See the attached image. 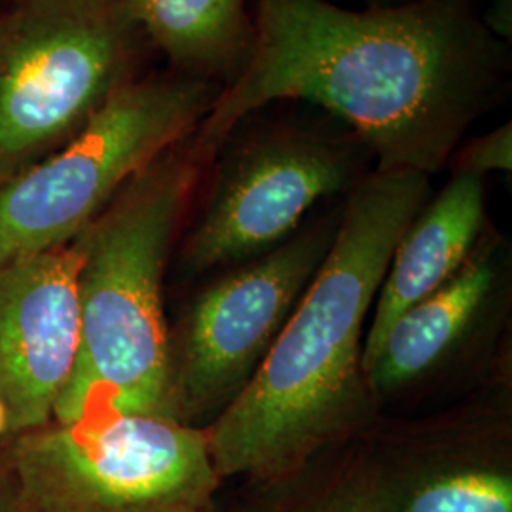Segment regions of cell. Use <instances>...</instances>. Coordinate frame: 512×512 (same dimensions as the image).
<instances>
[{"instance_id":"3957f363","label":"cell","mask_w":512,"mask_h":512,"mask_svg":"<svg viewBox=\"0 0 512 512\" xmlns=\"http://www.w3.org/2000/svg\"><path fill=\"white\" fill-rule=\"evenodd\" d=\"M190 137L133 177L78 236L80 346L52 421L95 412L171 418L164 277L202 171Z\"/></svg>"},{"instance_id":"30bf717a","label":"cell","mask_w":512,"mask_h":512,"mask_svg":"<svg viewBox=\"0 0 512 512\" xmlns=\"http://www.w3.org/2000/svg\"><path fill=\"white\" fill-rule=\"evenodd\" d=\"M499 277L494 249H475L450 281L401 313L365 365L372 397L420 382L459 351L490 313Z\"/></svg>"},{"instance_id":"2e32d148","label":"cell","mask_w":512,"mask_h":512,"mask_svg":"<svg viewBox=\"0 0 512 512\" xmlns=\"http://www.w3.org/2000/svg\"><path fill=\"white\" fill-rule=\"evenodd\" d=\"M480 25L494 38L511 40L512 0H490Z\"/></svg>"},{"instance_id":"277c9868","label":"cell","mask_w":512,"mask_h":512,"mask_svg":"<svg viewBox=\"0 0 512 512\" xmlns=\"http://www.w3.org/2000/svg\"><path fill=\"white\" fill-rule=\"evenodd\" d=\"M4 442L0 492L18 512H219L205 427L95 412Z\"/></svg>"},{"instance_id":"ac0fdd59","label":"cell","mask_w":512,"mask_h":512,"mask_svg":"<svg viewBox=\"0 0 512 512\" xmlns=\"http://www.w3.org/2000/svg\"><path fill=\"white\" fill-rule=\"evenodd\" d=\"M0 512H18L16 507L8 501V497L0 492Z\"/></svg>"},{"instance_id":"9c48e42d","label":"cell","mask_w":512,"mask_h":512,"mask_svg":"<svg viewBox=\"0 0 512 512\" xmlns=\"http://www.w3.org/2000/svg\"><path fill=\"white\" fill-rule=\"evenodd\" d=\"M80 260L78 238L0 260V399L10 437L50 423L71 380L80 346Z\"/></svg>"},{"instance_id":"8fae6325","label":"cell","mask_w":512,"mask_h":512,"mask_svg":"<svg viewBox=\"0 0 512 512\" xmlns=\"http://www.w3.org/2000/svg\"><path fill=\"white\" fill-rule=\"evenodd\" d=\"M484 222V183L454 173L410 222L389 260L366 327L363 372L399 315L435 293L475 253Z\"/></svg>"},{"instance_id":"8992f818","label":"cell","mask_w":512,"mask_h":512,"mask_svg":"<svg viewBox=\"0 0 512 512\" xmlns=\"http://www.w3.org/2000/svg\"><path fill=\"white\" fill-rule=\"evenodd\" d=\"M120 0H19L0 16V183L67 143L129 80Z\"/></svg>"},{"instance_id":"52a82bcc","label":"cell","mask_w":512,"mask_h":512,"mask_svg":"<svg viewBox=\"0 0 512 512\" xmlns=\"http://www.w3.org/2000/svg\"><path fill=\"white\" fill-rule=\"evenodd\" d=\"M336 226L306 230L211 283L169 329L171 418L217 420L255 378L323 264Z\"/></svg>"},{"instance_id":"4fadbf2b","label":"cell","mask_w":512,"mask_h":512,"mask_svg":"<svg viewBox=\"0 0 512 512\" xmlns=\"http://www.w3.org/2000/svg\"><path fill=\"white\" fill-rule=\"evenodd\" d=\"M133 27L194 76L238 74L255 27L245 0H120Z\"/></svg>"},{"instance_id":"ba28073f","label":"cell","mask_w":512,"mask_h":512,"mask_svg":"<svg viewBox=\"0 0 512 512\" xmlns=\"http://www.w3.org/2000/svg\"><path fill=\"white\" fill-rule=\"evenodd\" d=\"M351 177V152L327 137L279 128L243 141L224 156L184 239V270L205 274L272 251Z\"/></svg>"},{"instance_id":"5b68a950","label":"cell","mask_w":512,"mask_h":512,"mask_svg":"<svg viewBox=\"0 0 512 512\" xmlns=\"http://www.w3.org/2000/svg\"><path fill=\"white\" fill-rule=\"evenodd\" d=\"M217 93L194 74L118 86L67 143L0 183V260L78 238L133 177L196 131Z\"/></svg>"},{"instance_id":"7c38bea8","label":"cell","mask_w":512,"mask_h":512,"mask_svg":"<svg viewBox=\"0 0 512 512\" xmlns=\"http://www.w3.org/2000/svg\"><path fill=\"white\" fill-rule=\"evenodd\" d=\"M391 512H512V467L490 448L385 456Z\"/></svg>"},{"instance_id":"7a4b0ae2","label":"cell","mask_w":512,"mask_h":512,"mask_svg":"<svg viewBox=\"0 0 512 512\" xmlns=\"http://www.w3.org/2000/svg\"><path fill=\"white\" fill-rule=\"evenodd\" d=\"M429 196V177L414 171H376L353 190L274 348L207 427L222 482L291 476L368 423L376 399L363 372L366 319L397 243Z\"/></svg>"},{"instance_id":"6da1fadb","label":"cell","mask_w":512,"mask_h":512,"mask_svg":"<svg viewBox=\"0 0 512 512\" xmlns=\"http://www.w3.org/2000/svg\"><path fill=\"white\" fill-rule=\"evenodd\" d=\"M253 46L192 133L203 164L274 101L304 99L346 120L378 171L433 175L488 105L495 38L458 0L353 12L327 0H258Z\"/></svg>"},{"instance_id":"e0dca14e","label":"cell","mask_w":512,"mask_h":512,"mask_svg":"<svg viewBox=\"0 0 512 512\" xmlns=\"http://www.w3.org/2000/svg\"><path fill=\"white\" fill-rule=\"evenodd\" d=\"M8 437H10V414L6 404L0 399V442H4Z\"/></svg>"},{"instance_id":"9a60e30c","label":"cell","mask_w":512,"mask_h":512,"mask_svg":"<svg viewBox=\"0 0 512 512\" xmlns=\"http://www.w3.org/2000/svg\"><path fill=\"white\" fill-rule=\"evenodd\" d=\"M512 169V124L503 126L471 141L458 152L456 171L463 175H473L482 179L492 171H511Z\"/></svg>"},{"instance_id":"5bb4252c","label":"cell","mask_w":512,"mask_h":512,"mask_svg":"<svg viewBox=\"0 0 512 512\" xmlns=\"http://www.w3.org/2000/svg\"><path fill=\"white\" fill-rule=\"evenodd\" d=\"M251 488L232 512H391L382 454L351 444L325 452L291 476Z\"/></svg>"}]
</instances>
